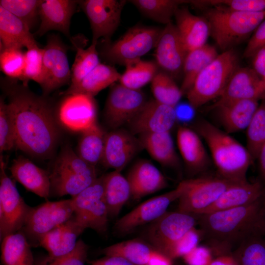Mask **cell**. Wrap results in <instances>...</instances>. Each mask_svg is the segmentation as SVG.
<instances>
[{"instance_id":"6da1fadb","label":"cell","mask_w":265,"mask_h":265,"mask_svg":"<svg viewBox=\"0 0 265 265\" xmlns=\"http://www.w3.org/2000/svg\"><path fill=\"white\" fill-rule=\"evenodd\" d=\"M0 87L14 119L16 147L33 157L50 158L60 134L53 104L17 80L1 77Z\"/></svg>"},{"instance_id":"7a4b0ae2","label":"cell","mask_w":265,"mask_h":265,"mask_svg":"<svg viewBox=\"0 0 265 265\" xmlns=\"http://www.w3.org/2000/svg\"><path fill=\"white\" fill-rule=\"evenodd\" d=\"M265 193L250 204L198 215L202 237L216 256L232 254L251 235L265 232Z\"/></svg>"},{"instance_id":"3957f363","label":"cell","mask_w":265,"mask_h":265,"mask_svg":"<svg viewBox=\"0 0 265 265\" xmlns=\"http://www.w3.org/2000/svg\"><path fill=\"white\" fill-rule=\"evenodd\" d=\"M197 130L209 147L219 177L236 182L247 181L253 159L246 147L206 121H200Z\"/></svg>"},{"instance_id":"277c9868","label":"cell","mask_w":265,"mask_h":265,"mask_svg":"<svg viewBox=\"0 0 265 265\" xmlns=\"http://www.w3.org/2000/svg\"><path fill=\"white\" fill-rule=\"evenodd\" d=\"M205 18L216 44L225 51L254 32L265 19V12H245L216 6L208 10Z\"/></svg>"},{"instance_id":"5b68a950","label":"cell","mask_w":265,"mask_h":265,"mask_svg":"<svg viewBox=\"0 0 265 265\" xmlns=\"http://www.w3.org/2000/svg\"><path fill=\"white\" fill-rule=\"evenodd\" d=\"M51 195L75 196L98 178L96 168L81 159L68 146L63 148L48 171Z\"/></svg>"},{"instance_id":"8992f818","label":"cell","mask_w":265,"mask_h":265,"mask_svg":"<svg viewBox=\"0 0 265 265\" xmlns=\"http://www.w3.org/2000/svg\"><path fill=\"white\" fill-rule=\"evenodd\" d=\"M238 63L237 55L232 50L218 54L199 74L186 93L189 105L196 108L218 98L238 68Z\"/></svg>"},{"instance_id":"52a82bcc","label":"cell","mask_w":265,"mask_h":265,"mask_svg":"<svg viewBox=\"0 0 265 265\" xmlns=\"http://www.w3.org/2000/svg\"><path fill=\"white\" fill-rule=\"evenodd\" d=\"M162 29L135 26L112 43L105 42L100 54L107 62L126 65L156 48Z\"/></svg>"},{"instance_id":"ba28073f","label":"cell","mask_w":265,"mask_h":265,"mask_svg":"<svg viewBox=\"0 0 265 265\" xmlns=\"http://www.w3.org/2000/svg\"><path fill=\"white\" fill-rule=\"evenodd\" d=\"M105 175L77 195L72 197L73 216L85 229L90 228L100 234L108 227V212L104 199Z\"/></svg>"},{"instance_id":"9c48e42d","label":"cell","mask_w":265,"mask_h":265,"mask_svg":"<svg viewBox=\"0 0 265 265\" xmlns=\"http://www.w3.org/2000/svg\"><path fill=\"white\" fill-rule=\"evenodd\" d=\"M74 212L71 199L47 201L31 207L20 231L30 245L39 246V239L43 235L71 218Z\"/></svg>"},{"instance_id":"30bf717a","label":"cell","mask_w":265,"mask_h":265,"mask_svg":"<svg viewBox=\"0 0 265 265\" xmlns=\"http://www.w3.org/2000/svg\"><path fill=\"white\" fill-rule=\"evenodd\" d=\"M31 207L20 195L6 172V163L0 157V238L21 230Z\"/></svg>"},{"instance_id":"8fae6325","label":"cell","mask_w":265,"mask_h":265,"mask_svg":"<svg viewBox=\"0 0 265 265\" xmlns=\"http://www.w3.org/2000/svg\"><path fill=\"white\" fill-rule=\"evenodd\" d=\"M178 211L199 215L211 206L231 186L238 182L220 177L186 180ZM243 182V181H242Z\"/></svg>"},{"instance_id":"7c38bea8","label":"cell","mask_w":265,"mask_h":265,"mask_svg":"<svg viewBox=\"0 0 265 265\" xmlns=\"http://www.w3.org/2000/svg\"><path fill=\"white\" fill-rule=\"evenodd\" d=\"M147 102L141 90L132 89L121 84H113L104 108L105 122L109 127L116 130L128 124Z\"/></svg>"},{"instance_id":"4fadbf2b","label":"cell","mask_w":265,"mask_h":265,"mask_svg":"<svg viewBox=\"0 0 265 265\" xmlns=\"http://www.w3.org/2000/svg\"><path fill=\"white\" fill-rule=\"evenodd\" d=\"M124 0H83L78 4L87 16L92 33V43L100 38L109 42L118 26Z\"/></svg>"},{"instance_id":"5bb4252c","label":"cell","mask_w":265,"mask_h":265,"mask_svg":"<svg viewBox=\"0 0 265 265\" xmlns=\"http://www.w3.org/2000/svg\"><path fill=\"white\" fill-rule=\"evenodd\" d=\"M44 49V77L41 87L43 95L48 96L52 91L71 83V69L67 55L68 47L58 35L48 36Z\"/></svg>"},{"instance_id":"9a60e30c","label":"cell","mask_w":265,"mask_h":265,"mask_svg":"<svg viewBox=\"0 0 265 265\" xmlns=\"http://www.w3.org/2000/svg\"><path fill=\"white\" fill-rule=\"evenodd\" d=\"M185 188L184 180L174 189L141 203L116 222L115 230L120 234H127L139 226L153 222L167 212L170 204L179 199Z\"/></svg>"},{"instance_id":"2e32d148","label":"cell","mask_w":265,"mask_h":265,"mask_svg":"<svg viewBox=\"0 0 265 265\" xmlns=\"http://www.w3.org/2000/svg\"><path fill=\"white\" fill-rule=\"evenodd\" d=\"M64 97L55 107L60 124L75 132H81L97 123V108L93 97L75 94Z\"/></svg>"},{"instance_id":"e0dca14e","label":"cell","mask_w":265,"mask_h":265,"mask_svg":"<svg viewBox=\"0 0 265 265\" xmlns=\"http://www.w3.org/2000/svg\"><path fill=\"white\" fill-rule=\"evenodd\" d=\"M198 222V215L166 212L152 222L148 237L156 249L164 254L168 248Z\"/></svg>"},{"instance_id":"ac0fdd59","label":"cell","mask_w":265,"mask_h":265,"mask_svg":"<svg viewBox=\"0 0 265 265\" xmlns=\"http://www.w3.org/2000/svg\"><path fill=\"white\" fill-rule=\"evenodd\" d=\"M260 99H265V82L253 69L238 68L210 108L238 100Z\"/></svg>"},{"instance_id":"d6986e66","label":"cell","mask_w":265,"mask_h":265,"mask_svg":"<svg viewBox=\"0 0 265 265\" xmlns=\"http://www.w3.org/2000/svg\"><path fill=\"white\" fill-rule=\"evenodd\" d=\"M187 53L176 25L166 24L156 47L158 66L171 77L177 76L183 72Z\"/></svg>"},{"instance_id":"ffe728a7","label":"cell","mask_w":265,"mask_h":265,"mask_svg":"<svg viewBox=\"0 0 265 265\" xmlns=\"http://www.w3.org/2000/svg\"><path fill=\"white\" fill-rule=\"evenodd\" d=\"M177 120L175 108L155 100L148 101L127 124L131 133L170 132Z\"/></svg>"},{"instance_id":"44dd1931","label":"cell","mask_w":265,"mask_h":265,"mask_svg":"<svg viewBox=\"0 0 265 265\" xmlns=\"http://www.w3.org/2000/svg\"><path fill=\"white\" fill-rule=\"evenodd\" d=\"M78 0H41L38 7L40 24L36 35L42 36L50 30L62 32L71 41L70 25Z\"/></svg>"},{"instance_id":"7402d4cb","label":"cell","mask_w":265,"mask_h":265,"mask_svg":"<svg viewBox=\"0 0 265 265\" xmlns=\"http://www.w3.org/2000/svg\"><path fill=\"white\" fill-rule=\"evenodd\" d=\"M142 147L132 133L122 130L106 133L101 162L114 170L121 171Z\"/></svg>"},{"instance_id":"603a6c76","label":"cell","mask_w":265,"mask_h":265,"mask_svg":"<svg viewBox=\"0 0 265 265\" xmlns=\"http://www.w3.org/2000/svg\"><path fill=\"white\" fill-rule=\"evenodd\" d=\"M9 170L12 177L27 190L46 199L51 195L48 171L37 166L29 159L22 156L14 159Z\"/></svg>"},{"instance_id":"cb8c5ba5","label":"cell","mask_w":265,"mask_h":265,"mask_svg":"<svg viewBox=\"0 0 265 265\" xmlns=\"http://www.w3.org/2000/svg\"><path fill=\"white\" fill-rule=\"evenodd\" d=\"M174 17L176 26L187 53L206 44L211 32L205 17L194 15L186 8H178Z\"/></svg>"},{"instance_id":"d4e9b609","label":"cell","mask_w":265,"mask_h":265,"mask_svg":"<svg viewBox=\"0 0 265 265\" xmlns=\"http://www.w3.org/2000/svg\"><path fill=\"white\" fill-rule=\"evenodd\" d=\"M265 193V186L260 180L237 182L228 187L202 214L235 208L253 203Z\"/></svg>"},{"instance_id":"484cf974","label":"cell","mask_w":265,"mask_h":265,"mask_svg":"<svg viewBox=\"0 0 265 265\" xmlns=\"http://www.w3.org/2000/svg\"><path fill=\"white\" fill-rule=\"evenodd\" d=\"M131 189L132 196L137 200L163 188L167 185L161 172L147 160L136 162L127 177Z\"/></svg>"},{"instance_id":"4316f807","label":"cell","mask_w":265,"mask_h":265,"mask_svg":"<svg viewBox=\"0 0 265 265\" xmlns=\"http://www.w3.org/2000/svg\"><path fill=\"white\" fill-rule=\"evenodd\" d=\"M85 230L74 216L55 228L43 235L39 246L48 252V255L57 257L66 255L76 247L77 238Z\"/></svg>"},{"instance_id":"83f0119b","label":"cell","mask_w":265,"mask_h":265,"mask_svg":"<svg viewBox=\"0 0 265 265\" xmlns=\"http://www.w3.org/2000/svg\"><path fill=\"white\" fill-rule=\"evenodd\" d=\"M0 51L4 49H26L38 46L27 26L0 6Z\"/></svg>"},{"instance_id":"f1b7e54d","label":"cell","mask_w":265,"mask_h":265,"mask_svg":"<svg viewBox=\"0 0 265 265\" xmlns=\"http://www.w3.org/2000/svg\"><path fill=\"white\" fill-rule=\"evenodd\" d=\"M259 104L258 100H242L228 103L214 109L226 132L246 129Z\"/></svg>"},{"instance_id":"f546056e","label":"cell","mask_w":265,"mask_h":265,"mask_svg":"<svg viewBox=\"0 0 265 265\" xmlns=\"http://www.w3.org/2000/svg\"><path fill=\"white\" fill-rule=\"evenodd\" d=\"M121 74L113 67L100 63L76 85L60 93L62 96L82 94L93 97L119 80Z\"/></svg>"},{"instance_id":"4dcf8cb0","label":"cell","mask_w":265,"mask_h":265,"mask_svg":"<svg viewBox=\"0 0 265 265\" xmlns=\"http://www.w3.org/2000/svg\"><path fill=\"white\" fill-rule=\"evenodd\" d=\"M178 147L187 167L192 171L203 169L208 163V156L199 134L184 126L178 128Z\"/></svg>"},{"instance_id":"1f68e13d","label":"cell","mask_w":265,"mask_h":265,"mask_svg":"<svg viewBox=\"0 0 265 265\" xmlns=\"http://www.w3.org/2000/svg\"><path fill=\"white\" fill-rule=\"evenodd\" d=\"M139 136L141 146L155 160L165 167L179 166V159L170 132L146 133Z\"/></svg>"},{"instance_id":"d6a6232c","label":"cell","mask_w":265,"mask_h":265,"mask_svg":"<svg viewBox=\"0 0 265 265\" xmlns=\"http://www.w3.org/2000/svg\"><path fill=\"white\" fill-rule=\"evenodd\" d=\"M131 196L129 182L121 171L114 170L105 175L104 199L109 217L117 216Z\"/></svg>"},{"instance_id":"836d02e7","label":"cell","mask_w":265,"mask_h":265,"mask_svg":"<svg viewBox=\"0 0 265 265\" xmlns=\"http://www.w3.org/2000/svg\"><path fill=\"white\" fill-rule=\"evenodd\" d=\"M30 245L21 231L1 240V261L3 265H34Z\"/></svg>"},{"instance_id":"e575fe53","label":"cell","mask_w":265,"mask_h":265,"mask_svg":"<svg viewBox=\"0 0 265 265\" xmlns=\"http://www.w3.org/2000/svg\"><path fill=\"white\" fill-rule=\"evenodd\" d=\"M216 49L208 44L187 53L183 72L184 79L180 87L183 94H186L199 74L218 55Z\"/></svg>"},{"instance_id":"d590c367","label":"cell","mask_w":265,"mask_h":265,"mask_svg":"<svg viewBox=\"0 0 265 265\" xmlns=\"http://www.w3.org/2000/svg\"><path fill=\"white\" fill-rule=\"evenodd\" d=\"M106 134L97 123L82 132L77 154L87 163L96 167L102 161Z\"/></svg>"},{"instance_id":"8d00e7d4","label":"cell","mask_w":265,"mask_h":265,"mask_svg":"<svg viewBox=\"0 0 265 265\" xmlns=\"http://www.w3.org/2000/svg\"><path fill=\"white\" fill-rule=\"evenodd\" d=\"M155 250L139 240L132 239L108 246L102 252L106 256H118L135 265H147Z\"/></svg>"},{"instance_id":"74e56055","label":"cell","mask_w":265,"mask_h":265,"mask_svg":"<svg viewBox=\"0 0 265 265\" xmlns=\"http://www.w3.org/2000/svg\"><path fill=\"white\" fill-rule=\"evenodd\" d=\"M125 66L126 70L119 80L120 84L134 90H140L151 82L158 72L156 63L141 59L131 61Z\"/></svg>"},{"instance_id":"f35d334b","label":"cell","mask_w":265,"mask_h":265,"mask_svg":"<svg viewBox=\"0 0 265 265\" xmlns=\"http://www.w3.org/2000/svg\"><path fill=\"white\" fill-rule=\"evenodd\" d=\"M232 254L238 265H265V232H259L248 237Z\"/></svg>"},{"instance_id":"ab89813d","label":"cell","mask_w":265,"mask_h":265,"mask_svg":"<svg viewBox=\"0 0 265 265\" xmlns=\"http://www.w3.org/2000/svg\"><path fill=\"white\" fill-rule=\"evenodd\" d=\"M142 13L151 19L165 25L171 22L179 6L189 1L177 0H129Z\"/></svg>"},{"instance_id":"60d3db41","label":"cell","mask_w":265,"mask_h":265,"mask_svg":"<svg viewBox=\"0 0 265 265\" xmlns=\"http://www.w3.org/2000/svg\"><path fill=\"white\" fill-rule=\"evenodd\" d=\"M72 44L75 46L77 52L71 69V83L69 86L78 83L101 63L97 49V43H91L86 49H84L83 46H77L75 43Z\"/></svg>"},{"instance_id":"b9f144b4","label":"cell","mask_w":265,"mask_h":265,"mask_svg":"<svg viewBox=\"0 0 265 265\" xmlns=\"http://www.w3.org/2000/svg\"><path fill=\"white\" fill-rule=\"evenodd\" d=\"M151 90L158 102L175 107L183 94L170 76L158 72L151 81Z\"/></svg>"},{"instance_id":"7bdbcfd3","label":"cell","mask_w":265,"mask_h":265,"mask_svg":"<svg viewBox=\"0 0 265 265\" xmlns=\"http://www.w3.org/2000/svg\"><path fill=\"white\" fill-rule=\"evenodd\" d=\"M246 131V148L253 160L257 159L265 143V99L259 104Z\"/></svg>"},{"instance_id":"ee69618b","label":"cell","mask_w":265,"mask_h":265,"mask_svg":"<svg viewBox=\"0 0 265 265\" xmlns=\"http://www.w3.org/2000/svg\"><path fill=\"white\" fill-rule=\"evenodd\" d=\"M41 0H0V6L24 22L31 30L39 19Z\"/></svg>"},{"instance_id":"f6af8a7d","label":"cell","mask_w":265,"mask_h":265,"mask_svg":"<svg viewBox=\"0 0 265 265\" xmlns=\"http://www.w3.org/2000/svg\"><path fill=\"white\" fill-rule=\"evenodd\" d=\"M44 49L38 46L31 48L25 52V66L23 75L19 80L22 84L28 86L29 81L32 80L40 86L44 77Z\"/></svg>"},{"instance_id":"bcb514c9","label":"cell","mask_w":265,"mask_h":265,"mask_svg":"<svg viewBox=\"0 0 265 265\" xmlns=\"http://www.w3.org/2000/svg\"><path fill=\"white\" fill-rule=\"evenodd\" d=\"M16 147L15 129L12 114L3 96L0 98V151Z\"/></svg>"},{"instance_id":"7dc6e473","label":"cell","mask_w":265,"mask_h":265,"mask_svg":"<svg viewBox=\"0 0 265 265\" xmlns=\"http://www.w3.org/2000/svg\"><path fill=\"white\" fill-rule=\"evenodd\" d=\"M25 66V53L22 49L9 48L0 51V70L6 77L19 80Z\"/></svg>"},{"instance_id":"c3c4849f","label":"cell","mask_w":265,"mask_h":265,"mask_svg":"<svg viewBox=\"0 0 265 265\" xmlns=\"http://www.w3.org/2000/svg\"><path fill=\"white\" fill-rule=\"evenodd\" d=\"M88 250V245L82 240L79 239L70 253L57 257L48 255L36 261L34 265H84Z\"/></svg>"},{"instance_id":"681fc988","label":"cell","mask_w":265,"mask_h":265,"mask_svg":"<svg viewBox=\"0 0 265 265\" xmlns=\"http://www.w3.org/2000/svg\"><path fill=\"white\" fill-rule=\"evenodd\" d=\"M220 6L228 9L258 13L265 12V0H195V6Z\"/></svg>"},{"instance_id":"f907efd6","label":"cell","mask_w":265,"mask_h":265,"mask_svg":"<svg viewBox=\"0 0 265 265\" xmlns=\"http://www.w3.org/2000/svg\"><path fill=\"white\" fill-rule=\"evenodd\" d=\"M201 238L200 230L194 227L172 244L164 254L171 259L183 257L198 245Z\"/></svg>"},{"instance_id":"816d5d0a","label":"cell","mask_w":265,"mask_h":265,"mask_svg":"<svg viewBox=\"0 0 265 265\" xmlns=\"http://www.w3.org/2000/svg\"><path fill=\"white\" fill-rule=\"evenodd\" d=\"M212 255L209 247L198 245L183 258L187 265H210L213 259Z\"/></svg>"},{"instance_id":"f5cc1de1","label":"cell","mask_w":265,"mask_h":265,"mask_svg":"<svg viewBox=\"0 0 265 265\" xmlns=\"http://www.w3.org/2000/svg\"><path fill=\"white\" fill-rule=\"evenodd\" d=\"M264 48H265V19L254 31L245 49L244 56L247 58L252 57Z\"/></svg>"},{"instance_id":"db71d44e","label":"cell","mask_w":265,"mask_h":265,"mask_svg":"<svg viewBox=\"0 0 265 265\" xmlns=\"http://www.w3.org/2000/svg\"><path fill=\"white\" fill-rule=\"evenodd\" d=\"M252 57L253 69L265 82V48L259 51Z\"/></svg>"},{"instance_id":"11a10c76","label":"cell","mask_w":265,"mask_h":265,"mask_svg":"<svg viewBox=\"0 0 265 265\" xmlns=\"http://www.w3.org/2000/svg\"><path fill=\"white\" fill-rule=\"evenodd\" d=\"M91 265H135L123 258L118 256H106L89 262Z\"/></svg>"},{"instance_id":"9f6ffc18","label":"cell","mask_w":265,"mask_h":265,"mask_svg":"<svg viewBox=\"0 0 265 265\" xmlns=\"http://www.w3.org/2000/svg\"><path fill=\"white\" fill-rule=\"evenodd\" d=\"M172 260L170 258L156 249L152 254L147 265H172Z\"/></svg>"},{"instance_id":"6f0895ef","label":"cell","mask_w":265,"mask_h":265,"mask_svg":"<svg viewBox=\"0 0 265 265\" xmlns=\"http://www.w3.org/2000/svg\"><path fill=\"white\" fill-rule=\"evenodd\" d=\"M210 265H238L233 254L218 255L213 258Z\"/></svg>"},{"instance_id":"680465c9","label":"cell","mask_w":265,"mask_h":265,"mask_svg":"<svg viewBox=\"0 0 265 265\" xmlns=\"http://www.w3.org/2000/svg\"><path fill=\"white\" fill-rule=\"evenodd\" d=\"M257 159L259 160L260 180L265 186V143L262 147Z\"/></svg>"},{"instance_id":"91938a15","label":"cell","mask_w":265,"mask_h":265,"mask_svg":"<svg viewBox=\"0 0 265 265\" xmlns=\"http://www.w3.org/2000/svg\"><path fill=\"white\" fill-rule=\"evenodd\" d=\"M264 223H265V211H264Z\"/></svg>"}]
</instances>
